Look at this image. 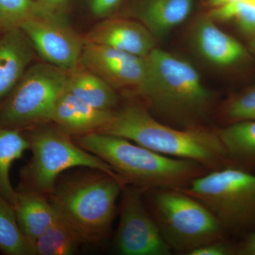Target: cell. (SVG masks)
Segmentation results:
<instances>
[{"label": "cell", "instance_id": "1", "mask_svg": "<svg viewBox=\"0 0 255 255\" xmlns=\"http://www.w3.org/2000/svg\"><path fill=\"white\" fill-rule=\"evenodd\" d=\"M147 75L139 95L159 118L179 128L204 127L214 96L189 62L155 48L146 57Z\"/></svg>", "mask_w": 255, "mask_h": 255}, {"label": "cell", "instance_id": "2", "mask_svg": "<svg viewBox=\"0 0 255 255\" xmlns=\"http://www.w3.org/2000/svg\"><path fill=\"white\" fill-rule=\"evenodd\" d=\"M98 132L124 137L162 155L196 161L209 171L233 165L216 130L170 127L140 105L114 111L110 122Z\"/></svg>", "mask_w": 255, "mask_h": 255}, {"label": "cell", "instance_id": "3", "mask_svg": "<svg viewBox=\"0 0 255 255\" xmlns=\"http://www.w3.org/2000/svg\"><path fill=\"white\" fill-rule=\"evenodd\" d=\"M73 139L110 164L127 184L145 191L184 188L209 171L196 161L162 155L124 137L92 132Z\"/></svg>", "mask_w": 255, "mask_h": 255}, {"label": "cell", "instance_id": "4", "mask_svg": "<svg viewBox=\"0 0 255 255\" xmlns=\"http://www.w3.org/2000/svg\"><path fill=\"white\" fill-rule=\"evenodd\" d=\"M126 185L105 172L85 168L62 174L48 197L84 243L96 244L110 236Z\"/></svg>", "mask_w": 255, "mask_h": 255}, {"label": "cell", "instance_id": "5", "mask_svg": "<svg viewBox=\"0 0 255 255\" xmlns=\"http://www.w3.org/2000/svg\"><path fill=\"white\" fill-rule=\"evenodd\" d=\"M144 199L172 252L188 255L209 243L229 239V235L209 209L181 189H150L144 192Z\"/></svg>", "mask_w": 255, "mask_h": 255}, {"label": "cell", "instance_id": "6", "mask_svg": "<svg viewBox=\"0 0 255 255\" xmlns=\"http://www.w3.org/2000/svg\"><path fill=\"white\" fill-rule=\"evenodd\" d=\"M26 136L32 155L20 171L16 191L48 196L60 176L76 167L98 169L127 184L110 164L79 146L56 126L37 128Z\"/></svg>", "mask_w": 255, "mask_h": 255}, {"label": "cell", "instance_id": "7", "mask_svg": "<svg viewBox=\"0 0 255 255\" xmlns=\"http://www.w3.org/2000/svg\"><path fill=\"white\" fill-rule=\"evenodd\" d=\"M201 201L231 236L245 237L255 230V174L229 165L209 171L180 188Z\"/></svg>", "mask_w": 255, "mask_h": 255}, {"label": "cell", "instance_id": "8", "mask_svg": "<svg viewBox=\"0 0 255 255\" xmlns=\"http://www.w3.org/2000/svg\"><path fill=\"white\" fill-rule=\"evenodd\" d=\"M68 76L67 70L46 62L28 67L0 107V127L22 130L34 124L50 122Z\"/></svg>", "mask_w": 255, "mask_h": 255}, {"label": "cell", "instance_id": "9", "mask_svg": "<svg viewBox=\"0 0 255 255\" xmlns=\"http://www.w3.org/2000/svg\"><path fill=\"white\" fill-rule=\"evenodd\" d=\"M145 191L127 184L121 194L116 251L123 255H169L172 251L161 235L144 201Z\"/></svg>", "mask_w": 255, "mask_h": 255}, {"label": "cell", "instance_id": "10", "mask_svg": "<svg viewBox=\"0 0 255 255\" xmlns=\"http://www.w3.org/2000/svg\"><path fill=\"white\" fill-rule=\"evenodd\" d=\"M43 61L70 71L78 66L85 46L80 36L61 15L38 16L21 27Z\"/></svg>", "mask_w": 255, "mask_h": 255}, {"label": "cell", "instance_id": "11", "mask_svg": "<svg viewBox=\"0 0 255 255\" xmlns=\"http://www.w3.org/2000/svg\"><path fill=\"white\" fill-rule=\"evenodd\" d=\"M80 63L115 90L131 89L137 93L147 75L146 58L92 43H85Z\"/></svg>", "mask_w": 255, "mask_h": 255}, {"label": "cell", "instance_id": "12", "mask_svg": "<svg viewBox=\"0 0 255 255\" xmlns=\"http://www.w3.org/2000/svg\"><path fill=\"white\" fill-rule=\"evenodd\" d=\"M83 37L85 43L110 47L142 58L155 48L156 38L145 25L125 18L105 20Z\"/></svg>", "mask_w": 255, "mask_h": 255}, {"label": "cell", "instance_id": "13", "mask_svg": "<svg viewBox=\"0 0 255 255\" xmlns=\"http://www.w3.org/2000/svg\"><path fill=\"white\" fill-rule=\"evenodd\" d=\"M114 111L94 108L65 88L55 102L50 122L70 137L81 136L100 132L110 122Z\"/></svg>", "mask_w": 255, "mask_h": 255}, {"label": "cell", "instance_id": "14", "mask_svg": "<svg viewBox=\"0 0 255 255\" xmlns=\"http://www.w3.org/2000/svg\"><path fill=\"white\" fill-rule=\"evenodd\" d=\"M31 42L21 28L0 37V100L12 91L35 55Z\"/></svg>", "mask_w": 255, "mask_h": 255}, {"label": "cell", "instance_id": "15", "mask_svg": "<svg viewBox=\"0 0 255 255\" xmlns=\"http://www.w3.org/2000/svg\"><path fill=\"white\" fill-rule=\"evenodd\" d=\"M193 41L202 58L216 66H230L246 55L243 45L220 29L210 18H202L196 23Z\"/></svg>", "mask_w": 255, "mask_h": 255}, {"label": "cell", "instance_id": "16", "mask_svg": "<svg viewBox=\"0 0 255 255\" xmlns=\"http://www.w3.org/2000/svg\"><path fill=\"white\" fill-rule=\"evenodd\" d=\"M17 192L13 205L16 221L23 236L33 246L58 213L48 196L34 192Z\"/></svg>", "mask_w": 255, "mask_h": 255}, {"label": "cell", "instance_id": "17", "mask_svg": "<svg viewBox=\"0 0 255 255\" xmlns=\"http://www.w3.org/2000/svg\"><path fill=\"white\" fill-rule=\"evenodd\" d=\"M66 90L84 103L101 110L114 111L119 95L115 89L81 63L68 71Z\"/></svg>", "mask_w": 255, "mask_h": 255}, {"label": "cell", "instance_id": "18", "mask_svg": "<svg viewBox=\"0 0 255 255\" xmlns=\"http://www.w3.org/2000/svg\"><path fill=\"white\" fill-rule=\"evenodd\" d=\"M194 0H145L137 12L155 38H163L191 14Z\"/></svg>", "mask_w": 255, "mask_h": 255}, {"label": "cell", "instance_id": "19", "mask_svg": "<svg viewBox=\"0 0 255 255\" xmlns=\"http://www.w3.org/2000/svg\"><path fill=\"white\" fill-rule=\"evenodd\" d=\"M216 131L233 165L255 167V120L228 124Z\"/></svg>", "mask_w": 255, "mask_h": 255}, {"label": "cell", "instance_id": "20", "mask_svg": "<svg viewBox=\"0 0 255 255\" xmlns=\"http://www.w3.org/2000/svg\"><path fill=\"white\" fill-rule=\"evenodd\" d=\"M29 148V142L22 130L0 127V193L12 205L18 192L10 181V169L13 162Z\"/></svg>", "mask_w": 255, "mask_h": 255}, {"label": "cell", "instance_id": "21", "mask_svg": "<svg viewBox=\"0 0 255 255\" xmlns=\"http://www.w3.org/2000/svg\"><path fill=\"white\" fill-rule=\"evenodd\" d=\"M83 243L73 226L58 214L35 242L34 255H70Z\"/></svg>", "mask_w": 255, "mask_h": 255}, {"label": "cell", "instance_id": "22", "mask_svg": "<svg viewBox=\"0 0 255 255\" xmlns=\"http://www.w3.org/2000/svg\"><path fill=\"white\" fill-rule=\"evenodd\" d=\"M0 252L6 255H34L33 245L18 227L14 206L1 193Z\"/></svg>", "mask_w": 255, "mask_h": 255}, {"label": "cell", "instance_id": "23", "mask_svg": "<svg viewBox=\"0 0 255 255\" xmlns=\"http://www.w3.org/2000/svg\"><path fill=\"white\" fill-rule=\"evenodd\" d=\"M52 14L37 0H0V30L21 28L31 18Z\"/></svg>", "mask_w": 255, "mask_h": 255}, {"label": "cell", "instance_id": "24", "mask_svg": "<svg viewBox=\"0 0 255 255\" xmlns=\"http://www.w3.org/2000/svg\"><path fill=\"white\" fill-rule=\"evenodd\" d=\"M211 17L220 21H233L246 34L255 35V3L253 1H234L215 7Z\"/></svg>", "mask_w": 255, "mask_h": 255}, {"label": "cell", "instance_id": "25", "mask_svg": "<svg viewBox=\"0 0 255 255\" xmlns=\"http://www.w3.org/2000/svg\"><path fill=\"white\" fill-rule=\"evenodd\" d=\"M221 116L227 124L255 120V86L225 102Z\"/></svg>", "mask_w": 255, "mask_h": 255}, {"label": "cell", "instance_id": "26", "mask_svg": "<svg viewBox=\"0 0 255 255\" xmlns=\"http://www.w3.org/2000/svg\"><path fill=\"white\" fill-rule=\"evenodd\" d=\"M235 250L236 242L224 239L201 246L188 255H235Z\"/></svg>", "mask_w": 255, "mask_h": 255}, {"label": "cell", "instance_id": "27", "mask_svg": "<svg viewBox=\"0 0 255 255\" xmlns=\"http://www.w3.org/2000/svg\"><path fill=\"white\" fill-rule=\"evenodd\" d=\"M122 0H90L92 14L96 16H107Z\"/></svg>", "mask_w": 255, "mask_h": 255}, {"label": "cell", "instance_id": "28", "mask_svg": "<svg viewBox=\"0 0 255 255\" xmlns=\"http://www.w3.org/2000/svg\"><path fill=\"white\" fill-rule=\"evenodd\" d=\"M235 255H255V230L236 242Z\"/></svg>", "mask_w": 255, "mask_h": 255}, {"label": "cell", "instance_id": "29", "mask_svg": "<svg viewBox=\"0 0 255 255\" xmlns=\"http://www.w3.org/2000/svg\"><path fill=\"white\" fill-rule=\"evenodd\" d=\"M45 9L53 13L61 15L62 11L66 8L70 0H37Z\"/></svg>", "mask_w": 255, "mask_h": 255}, {"label": "cell", "instance_id": "30", "mask_svg": "<svg viewBox=\"0 0 255 255\" xmlns=\"http://www.w3.org/2000/svg\"><path fill=\"white\" fill-rule=\"evenodd\" d=\"M238 1H243V0H209V3L214 7H218V6ZM247 1H253V0H247Z\"/></svg>", "mask_w": 255, "mask_h": 255}, {"label": "cell", "instance_id": "31", "mask_svg": "<svg viewBox=\"0 0 255 255\" xmlns=\"http://www.w3.org/2000/svg\"><path fill=\"white\" fill-rule=\"evenodd\" d=\"M253 1L255 3V0H253ZM252 48H253V50H255V38L253 39V41H252Z\"/></svg>", "mask_w": 255, "mask_h": 255}]
</instances>
